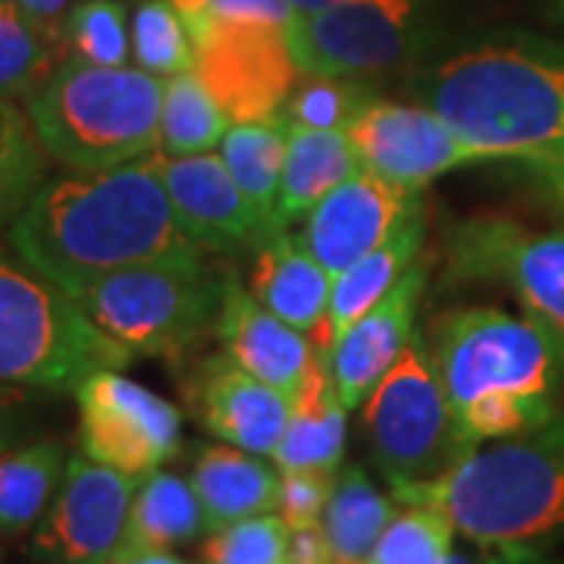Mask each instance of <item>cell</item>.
<instances>
[{
	"label": "cell",
	"mask_w": 564,
	"mask_h": 564,
	"mask_svg": "<svg viewBox=\"0 0 564 564\" xmlns=\"http://www.w3.org/2000/svg\"><path fill=\"white\" fill-rule=\"evenodd\" d=\"M455 524L440 508L404 505L389 521L367 564H445Z\"/></svg>",
	"instance_id": "cell-34"
},
{
	"label": "cell",
	"mask_w": 564,
	"mask_h": 564,
	"mask_svg": "<svg viewBox=\"0 0 564 564\" xmlns=\"http://www.w3.org/2000/svg\"><path fill=\"white\" fill-rule=\"evenodd\" d=\"M345 414L348 408L339 399V389L329 373V351L314 345V361L307 367L302 392L292 402L285 436L273 452V462L280 464V470L336 474L345 455Z\"/></svg>",
	"instance_id": "cell-22"
},
{
	"label": "cell",
	"mask_w": 564,
	"mask_h": 564,
	"mask_svg": "<svg viewBox=\"0 0 564 564\" xmlns=\"http://www.w3.org/2000/svg\"><path fill=\"white\" fill-rule=\"evenodd\" d=\"M192 402L217 440L270 458L280 448L292 417V399L248 373L229 355H214L198 367V377L192 380Z\"/></svg>",
	"instance_id": "cell-17"
},
{
	"label": "cell",
	"mask_w": 564,
	"mask_h": 564,
	"mask_svg": "<svg viewBox=\"0 0 564 564\" xmlns=\"http://www.w3.org/2000/svg\"><path fill=\"white\" fill-rule=\"evenodd\" d=\"M295 13H314V10H326L336 3H348V0H285Z\"/></svg>",
	"instance_id": "cell-44"
},
{
	"label": "cell",
	"mask_w": 564,
	"mask_h": 564,
	"mask_svg": "<svg viewBox=\"0 0 564 564\" xmlns=\"http://www.w3.org/2000/svg\"><path fill=\"white\" fill-rule=\"evenodd\" d=\"M129 361L132 351L88 321L73 295L0 242V383L76 392L95 370Z\"/></svg>",
	"instance_id": "cell-6"
},
{
	"label": "cell",
	"mask_w": 564,
	"mask_h": 564,
	"mask_svg": "<svg viewBox=\"0 0 564 564\" xmlns=\"http://www.w3.org/2000/svg\"><path fill=\"white\" fill-rule=\"evenodd\" d=\"M333 489H336V477L329 470H282L280 502H276L280 518L292 530L323 524Z\"/></svg>",
	"instance_id": "cell-37"
},
{
	"label": "cell",
	"mask_w": 564,
	"mask_h": 564,
	"mask_svg": "<svg viewBox=\"0 0 564 564\" xmlns=\"http://www.w3.org/2000/svg\"><path fill=\"white\" fill-rule=\"evenodd\" d=\"M163 79L141 66L66 61L25 101L47 158L98 173L161 151Z\"/></svg>",
	"instance_id": "cell-5"
},
{
	"label": "cell",
	"mask_w": 564,
	"mask_h": 564,
	"mask_svg": "<svg viewBox=\"0 0 564 564\" xmlns=\"http://www.w3.org/2000/svg\"><path fill=\"white\" fill-rule=\"evenodd\" d=\"M63 35L39 22L20 0H0V95L32 98L61 66Z\"/></svg>",
	"instance_id": "cell-29"
},
{
	"label": "cell",
	"mask_w": 564,
	"mask_h": 564,
	"mask_svg": "<svg viewBox=\"0 0 564 564\" xmlns=\"http://www.w3.org/2000/svg\"><path fill=\"white\" fill-rule=\"evenodd\" d=\"M521 166L536 180L540 188H545L552 195V202H558V207L564 210V154L530 158V161H521Z\"/></svg>",
	"instance_id": "cell-39"
},
{
	"label": "cell",
	"mask_w": 564,
	"mask_h": 564,
	"mask_svg": "<svg viewBox=\"0 0 564 564\" xmlns=\"http://www.w3.org/2000/svg\"><path fill=\"white\" fill-rule=\"evenodd\" d=\"M486 564H555L543 558L533 545H489L484 555Z\"/></svg>",
	"instance_id": "cell-42"
},
{
	"label": "cell",
	"mask_w": 564,
	"mask_h": 564,
	"mask_svg": "<svg viewBox=\"0 0 564 564\" xmlns=\"http://www.w3.org/2000/svg\"><path fill=\"white\" fill-rule=\"evenodd\" d=\"M248 289L276 317L314 336L329 314L333 276L311 254L302 236L276 232L258 245Z\"/></svg>",
	"instance_id": "cell-21"
},
{
	"label": "cell",
	"mask_w": 564,
	"mask_h": 564,
	"mask_svg": "<svg viewBox=\"0 0 564 564\" xmlns=\"http://www.w3.org/2000/svg\"><path fill=\"white\" fill-rule=\"evenodd\" d=\"M47 161L29 110L17 98L0 95V229H10L47 182Z\"/></svg>",
	"instance_id": "cell-31"
},
{
	"label": "cell",
	"mask_w": 564,
	"mask_h": 564,
	"mask_svg": "<svg viewBox=\"0 0 564 564\" xmlns=\"http://www.w3.org/2000/svg\"><path fill=\"white\" fill-rule=\"evenodd\" d=\"M139 477L76 455L35 527L32 552L44 564H107L126 543V524Z\"/></svg>",
	"instance_id": "cell-13"
},
{
	"label": "cell",
	"mask_w": 564,
	"mask_h": 564,
	"mask_svg": "<svg viewBox=\"0 0 564 564\" xmlns=\"http://www.w3.org/2000/svg\"><path fill=\"white\" fill-rule=\"evenodd\" d=\"M173 3H176V10L182 13V20H192V17L204 13V7H207L210 0H173Z\"/></svg>",
	"instance_id": "cell-45"
},
{
	"label": "cell",
	"mask_w": 564,
	"mask_h": 564,
	"mask_svg": "<svg viewBox=\"0 0 564 564\" xmlns=\"http://www.w3.org/2000/svg\"><path fill=\"white\" fill-rule=\"evenodd\" d=\"M232 120L226 117L220 104L207 91L195 69L176 73L163 79V107H161V151L173 158L185 154H207L214 151Z\"/></svg>",
	"instance_id": "cell-30"
},
{
	"label": "cell",
	"mask_w": 564,
	"mask_h": 564,
	"mask_svg": "<svg viewBox=\"0 0 564 564\" xmlns=\"http://www.w3.org/2000/svg\"><path fill=\"white\" fill-rule=\"evenodd\" d=\"M107 564H188L170 549H154V545H129L122 543L117 555Z\"/></svg>",
	"instance_id": "cell-41"
},
{
	"label": "cell",
	"mask_w": 564,
	"mask_h": 564,
	"mask_svg": "<svg viewBox=\"0 0 564 564\" xmlns=\"http://www.w3.org/2000/svg\"><path fill=\"white\" fill-rule=\"evenodd\" d=\"M195 41V73L232 122L285 110L302 69L289 51L285 25L202 17L185 22Z\"/></svg>",
	"instance_id": "cell-9"
},
{
	"label": "cell",
	"mask_w": 564,
	"mask_h": 564,
	"mask_svg": "<svg viewBox=\"0 0 564 564\" xmlns=\"http://www.w3.org/2000/svg\"><path fill=\"white\" fill-rule=\"evenodd\" d=\"M417 195L421 192H408L361 166L307 214L304 245L336 280L345 267L392 236V229L421 204Z\"/></svg>",
	"instance_id": "cell-16"
},
{
	"label": "cell",
	"mask_w": 564,
	"mask_h": 564,
	"mask_svg": "<svg viewBox=\"0 0 564 564\" xmlns=\"http://www.w3.org/2000/svg\"><path fill=\"white\" fill-rule=\"evenodd\" d=\"M226 273L198 254L139 263L107 273L73 302L85 317L132 355L180 358L217 326Z\"/></svg>",
	"instance_id": "cell-7"
},
{
	"label": "cell",
	"mask_w": 564,
	"mask_h": 564,
	"mask_svg": "<svg viewBox=\"0 0 564 564\" xmlns=\"http://www.w3.org/2000/svg\"><path fill=\"white\" fill-rule=\"evenodd\" d=\"M202 530H207V518L192 480L161 470L141 477L126 524V543L173 549L192 543Z\"/></svg>",
	"instance_id": "cell-27"
},
{
	"label": "cell",
	"mask_w": 564,
	"mask_h": 564,
	"mask_svg": "<svg viewBox=\"0 0 564 564\" xmlns=\"http://www.w3.org/2000/svg\"><path fill=\"white\" fill-rule=\"evenodd\" d=\"M423 245V210L421 204L404 217L392 236L383 239L377 248H370L364 258L345 267L343 273L333 280V292H329V314L321 333H314V345L329 351L336 339H343L351 323H358L377 304L383 302L386 295L395 289V282L402 280L404 273L421 261Z\"/></svg>",
	"instance_id": "cell-20"
},
{
	"label": "cell",
	"mask_w": 564,
	"mask_h": 564,
	"mask_svg": "<svg viewBox=\"0 0 564 564\" xmlns=\"http://www.w3.org/2000/svg\"><path fill=\"white\" fill-rule=\"evenodd\" d=\"M377 95L355 79L333 76H304L285 104V117L311 129H348V122L361 113Z\"/></svg>",
	"instance_id": "cell-35"
},
{
	"label": "cell",
	"mask_w": 564,
	"mask_h": 564,
	"mask_svg": "<svg viewBox=\"0 0 564 564\" xmlns=\"http://www.w3.org/2000/svg\"><path fill=\"white\" fill-rule=\"evenodd\" d=\"M558 7H562V13H564V0H558Z\"/></svg>",
	"instance_id": "cell-47"
},
{
	"label": "cell",
	"mask_w": 564,
	"mask_h": 564,
	"mask_svg": "<svg viewBox=\"0 0 564 564\" xmlns=\"http://www.w3.org/2000/svg\"><path fill=\"white\" fill-rule=\"evenodd\" d=\"M285 564H333V549H329L323 524L292 530Z\"/></svg>",
	"instance_id": "cell-38"
},
{
	"label": "cell",
	"mask_w": 564,
	"mask_h": 564,
	"mask_svg": "<svg viewBox=\"0 0 564 564\" xmlns=\"http://www.w3.org/2000/svg\"><path fill=\"white\" fill-rule=\"evenodd\" d=\"M63 51L69 61L91 66H126L132 57V32L122 0H82L63 20Z\"/></svg>",
	"instance_id": "cell-33"
},
{
	"label": "cell",
	"mask_w": 564,
	"mask_h": 564,
	"mask_svg": "<svg viewBox=\"0 0 564 564\" xmlns=\"http://www.w3.org/2000/svg\"><path fill=\"white\" fill-rule=\"evenodd\" d=\"M214 333L232 361L263 383L276 386L295 402L307 377V367L314 361V343L302 329H295L270 307H263L236 273H226Z\"/></svg>",
	"instance_id": "cell-19"
},
{
	"label": "cell",
	"mask_w": 564,
	"mask_h": 564,
	"mask_svg": "<svg viewBox=\"0 0 564 564\" xmlns=\"http://www.w3.org/2000/svg\"><path fill=\"white\" fill-rule=\"evenodd\" d=\"M73 395L79 402V443L88 458L129 477H148L180 452V408L122 377L117 367L95 370Z\"/></svg>",
	"instance_id": "cell-12"
},
{
	"label": "cell",
	"mask_w": 564,
	"mask_h": 564,
	"mask_svg": "<svg viewBox=\"0 0 564 564\" xmlns=\"http://www.w3.org/2000/svg\"><path fill=\"white\" fill-rule=\"evenodd\" d=\"M207 530H220L254 514H270L280 502V477L254 452L236 445H210L192 467Z\"/></svg>",
	"instance_id": "cell-23"
},
{
	"label": "cell",
	"mask_w": 564,
	"mask_h": 564,
	"mask_svg": "<svg viewBox=\"0 0 564 564\" xmlns=\"http://www.w3.org/2000/svg\"><path fill=\"white\" fill-rule=\"evenodd\" d=\"M358 170L361 163L343 129H311L292 122L276 207L280 232H285L292 223L307 220V214Z\"/></svg>",
	"instance_id": "cell-24"
},
{
	"label": "cell",
	"mask_w": 564,
	"mask_h": 564,
	"mask_svg": "<svg viewBox=\"0 0 564 564\" xmlns=\"http://www.w3.org/2000/svg\"><path fill=\"white\" fill-rule=\"evenodd\" d=\"M417 88L489 161L564 154V44L480 41L433 66Z\"/></svg>",
	"instance_id": "cell-3"
},
{
	"label": "cell",
	"mask_w": 564,
	"mask_h": 564,
	"mask_svg": "<svg viewBox=\"0 0 564 564\" xmlns=\"http://www.w3.org/2000/svg\"><path fill=\"white\" fill-rule=\"evenodd\" d=\"M129 32L132 57L144 73L170 79L195 69V41L173 0H139Z\"/></svg>",
	"instance_id": "cell-32"
},
{
	"label": "cell",
	"mask_w": 564,
	"mask_h": 564,
	"mask_svg": "<svg viewBox=\"0 0 564 564\" xmlns=\"http://www.w3.org/2000/svg\"><path fill=\"white\" fill-rule=\"evenodd\" d=\"M7 242L66 295L126 267L202 251L182 232L151 158L44 182Z\"/></svg>",
	"instance_id": "cell-1"
},
{
	"label": "cell",
	"mask_w": 564,
	"mask_h": 564,
	"mask_svg": "<svg viewBox=\"0 0 564 564\" xmlns=\"http://www.w3.org/2000/svg\"><path fill=\"white\" fill-rule=\"evenodd\" d=\"M417 35V0H348L314 13H292L285 25L302 76L333 79H358L404 61Z\"/></svg>",
	"instance_id": "cell-11"
},
{
	"label": "cell",
	"mask_w": 564,
	"mask_h": 564,
	"mask_svg": "<svg viewBox=\"0 0 564 564\" xmlns=\"http://www.w3.org/2000/svg\"><path fill=\"white\" fill-rule=\"evenodd\" d=\"M445 564H486V562H484V558L477 562V558H470V555H464V552H448Z\"/></svg>",
	"instance_id": "cell-46"
},
{
	"label": "cell",
	"mask_w": 564,
	"mask_h": 564,
	"mask_svg": "<svg viewBox=\"0 0 564 564\" xmlns=\"http://www.w3.org/2000/svg\"><path fill=\"white\" fill-rule=\"evenodd\" d=\"M423 285L426 263L417 261L395 282V289L383 302L370 307L358 323H351L343 339H336L329 348V373L348 411L361 408L370 399V392L414 339V317L421 307Z\"/></svg>",
	"instance_id": "cell-18"
},
{
	"label": "cell",
	"mask_w": 564,
	"mask_h": 564,
	"mask_svg": "<svg viewBox=\"0 0 564 564\" xmlns=\"http://www.w3.org/2000/svg\"><path fill=\"white\" fill-rule=\"evenodd\" d=\"M448 280L502 282L527 314L564 339V232H536L508 217H470L452 226Z\"/></svg>",
	"instance_id": "cell-10"
},
{
	"label": "cell",
	"mask_w": 564,
	"mask_h": 564,
	"mask_svg": "<svg viewBox=\"0 0 564 564\" xmlns=\"http://www.w3.org/2000/svg\"><path fill=\"white\" fill-rule=\"evenodd\" d=\"M399 505L440 508L477 545H533L564 533V411L540 430L477 445L426 484H392Z\"/></svg>",
	"instance_id": "cell-4"
},
{
	"label": "cell",
	"mask_w": 564,
	"mask_h": 564,
	"mask_svg": "<svg viewBox=\"0 0 564 564\" xmlns=\"http://www.w3.org/2000/svg\"><path fill=\"white\" fill-rule=\"evenodd\" d=\"M364 421L389 484H426L462 464L477 443L464 436L443 383L417 339L370 392Z\"/></svg>",
	"instance_id": "cell-8"
},
{
	"label": "cell",
	"mask_w": 564,
	"mask_h": 564,
	"mask_svg": "<svg viewBox=\"0 0 564 564\" xmlns=\"http://www.w3.org/2000/svg\"><path fill=\"white\" fill-rule=\"evenodd\" d=\"M151 161L161 173L182 232L202 251L226 254L239 248H258L270 236H276L270 223L254 210V204L245 198L220 154L207 151L173 158L158 151L151 154Z\"/></svg>",
	"instance_id": "cell-15"
},
{
	"label": "cell",
	"mask_w": 564,
	"mask_h": 564,
	"mask_svg": "<svg viewBox=\"0 0 564 564\" xmlns=\"http://www.w3.org/2000/svg\"><path fill=\"white\" fill-rule=\"evenodd\" d=\"M292 527L276 514H254L214 530L204 543V564H285Z\"/></svg>",
	"instance_id": "cell-36"
},
{
	"label": "cell",
	"mask_w": 564,
	"mask_h": 564,
	"mask_svg": "<svg viewBox=\"0 0 564 564\" xmlns=\"http://www.w3.org/2000/svg\"><path fill=\"white\" fill-rule=\"evenodd\" d=\"M66 474L57 443H29L0 452V536H20L41 524Z\"/></svg>",
	"instance_id": "cell-26"
},
{
	"label": "cell",
	"mask_w": 564,
	"mask_h": 564,
	"mask_svg": "<svg viewBox=\"0 0 564 564\" xmlns=\"http://www.w3.org/2000/svg\"><path fill=\"white\" fill-rule=\"evenodd\" d=\"M430 364L470 443L511 440L558 414L564 339L530 314H448L436 326Z\"/></svg>",
	"instance_id": "cell-2"
},
{
	"label": "cell",
	"mask_w": 564,
	"mask_h": 564,
	"mask_svg": "<svg viewBox=\"0 0 564 564\" xmlns=\"http://www.w3.org/2000/svg\"><path fill=\"white\" fill-rule=\"evenodd\" d=\"M20 7H25L39 22H44L51 32L63 35V20L69 13V0H20Z\"/></svg>",
	"instance_id": "cell-43"
},
{
	"label": "cell",
	"mask_w": 564,
	"mask_h": 564,
	"mask_svg": "<svg viewBox=\"0 0 564 564\" xmlns=\"http://www.w3.org/2000/svg\"><path fill=\"white\" fill-rule=\"evenodd\" d=\"M345 135L364 170L408 192H421L423 185L458 166L489 161L433 107H411L383 98L367 104L348 122Z\"/></svg>",
	"instance_id": "cell-14"
},
{
	"label": "cell",
	"mask_w": 564,
	"mask_h": 564,
	"mask_svg": "<svg viewBox=\"0 0 564 564\" xmlns=\"http://www.w3.org/2000/svg\"><path fill=\"white\" fill-rule=\"evenodd\" d=\"M395 518L392 502L377 492L361 467H348L336 480L333 499L323 514V530L333 549V564H367L389 521Z\"/></svg>",
	"instance_id": "cell-28"
},
{
	"label": "cell",
	"mask_w": 564,
	"mask_h": 564,
	"mask_svg": "<svg viewBox=\"0 0 564 564\" xmlns=\"http://www.w3.org/2000/svg\"><path fill=\"white\" fill-rule=\"evenodd\" d=\"M289 129L292 122L285 113L267 117V120L232 122L226 139L220 141V158L229 166L232 180L239 182L245 198L254 204V210L270 223L273 232L276 226V207H280L282 163L289 148Z\"/></svg>",
	"instance_id": "cell-25"
},
{
	"label": "cell",
	"mask_w": 564,
	"mask_h": 564,
	"mask_svg": "<svg viewBox=\"0 0 564 564\" xmlns=\"http://www.w3.org/2000/svg\"><path fill=\"white\" fill-rule=\"evenodd\" d=\"M29 395V389L20 386L0 383V452L13 448L17 440V417H20V408Z\"/></svg>",
	"instance_id": "cell-40"
}]
</instances>
